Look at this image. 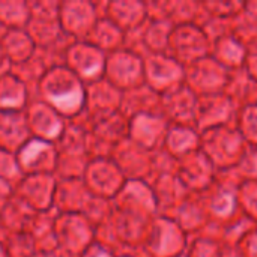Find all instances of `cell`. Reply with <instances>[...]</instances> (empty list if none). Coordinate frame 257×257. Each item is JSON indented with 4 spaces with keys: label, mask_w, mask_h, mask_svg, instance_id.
<instances>
[{
    "label": "cell",
    "mask_w": 257,
    "mask_h": 257,
    "mask_svg": "<svg viewBox=\"0 0 257 257\" xmlns=\"http://www.w3.org/2000/svg\"><path fill=\"white\" fill-rule=\"evenodd\" d=\"M51 99L56 105H59L62 110H74L80 105L81 102V92L78 89L69 90L66 93H60V95H51Z\"/></svg>",
    "instance_id": "obj_1"
},
{
    "label": "cell",
    "mask_w": 257,
    "mask_h": 257,
    "mask_svg": "<svg viewBox=\"0 0 257 257\" xmlns=\"http://www.w3.org/2000/svg\"><path fill=\"white\" fill-rule=\"evenodd\" d=\"M45 149H47V146H45L44 143H41V142H33V143H30V145L26 148V151L23 152V161H24L26 164L32 163V160H33L35 157H38V154H39L41 151H45Z\"/></svg>",
    "instance_id": "obj_2"
},
{
    "label": "cell",
    "mask_w": 257,
    "mask_h": 257,
    "mask_svg": "<svg viewBox=\"0 0 257 257\" xmlns=\"http://www.w3.org/2000/svg\"><path fill=\"white\" fill-rule=\"evenodd\" d=\"M96 257H107V256H105L104 253H98V254H96Z\"/></svg>",
    "instance_id": "obj_3"
}]
</instances>
